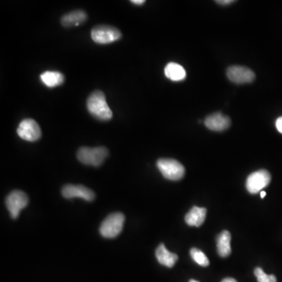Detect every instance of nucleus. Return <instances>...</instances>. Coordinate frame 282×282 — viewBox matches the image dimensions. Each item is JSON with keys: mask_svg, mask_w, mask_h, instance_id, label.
<instances>
[{"mask_svg": "<svg viewBox=\"0 0 282 282\" xmlns=\"http://www.w3.org/2000/svg\"><path fill=\"white\" fill-rule=\"evenodd\" d=\"M28 203V198L26 193L21 191H14L8 195L6 205L12 218L17 219L20 212L26 208Z\"/></svg>", "mask_w": 282, "mask_h": 282, "instance_id": "obj_7", "label": "nucleus"}, {"mask_svg": "<svg viewBox=\"0 0 282 282\" xmlns=\"http://www.w3.org/2000/svg\"><path fill=\"white\" fill-rule=\"evenodd\" d=\"M254 274L256 277L258 282H277L276 277L275 275H267L260 267H256L254 271Z\"/></svg>", "mask_w": 282, "mask_h": 282, "instance_id": "obj_19", "label": "nucleus"}, {"mask_svg": "<svg viewBox=\"0 0 282 282\" xmlns=\"http://www.w3.org/2000/svg\"><path fill=\"white\" fill-rule=\"evenodd\" d=\"M216 2L220 4V5L225 6V5H229V4H231L232 2H234V1L233 0H218V1H216Z\"/></svg>", "mask_w": 282, "mask_h": 282, "instance_id": "obj_21", "label": "nucleus"}, {"mask_svg": "<svg viewBox=\"0 0 282 282\" xmlns=\"http://www.w3.org/2000/svg\"><path fill=\"white\" fill-rule=\"evenodd\" d=\"M17 132L21 138L30 142L39 140L42 136L41 128L39 125L35 120L31 119L22 121Z\"/></svg>", "mask_w": 282, "mask_h": 282, "instance_id": "obj_8", "label": "nucleus"}, {"mask_svg": "<svg viewBox=\"0 0 282 282\" xmlns=\"http://www.w3.org/2000/svg\"><path fill=\"white\" fill-rule=\"evenodd\" d=\"M206 212V208L194 206L185 216V221L189 226L200 227L205 220Z\"/></svg>", "mask_w": 282, "mask_h": 282, "instance_id": "obj_14", "label": "nucleus"}, {"mask_svg": "<svg viewBox=\"0 0 282 282\" xmlns=\"http://www.w3.org/2000/svg\"><path fill=\"white\" fill-rule=\"evenodd\" d=\"M265 196H266V192L263 191H261L260 192L261 199H263V198H264Z\"/></svg>", "mask_w": 282, "mask_h": 282, "instance_id": "obj_24", "label": "nucleus"}, {"mask_svg": "<svg viewBox=\"0 0 282 282\" xmlns=\"http://www.w3.org/2000/svg\"><path fill=\"white\" fill-rule=\"evenodd\" d=\"M271 180V176L266 169H260L251 173L246 180V189L251 194H257L267 187Z\"/></svg>", "mask_w": 282, "mask_h": 282, "instance_id": "obj_6", "label": "nucleus"}, {"mask_svg": "<svg viewBox=\"0 0 282 282\" xmlns=\"http://www.w3.org/2000/svg\"><path fill=\"white\" fill-rule=\"evenodd\" d=\"M190 254H191V258L202 267H208L209 265L208 257L203 251H201L200 249L193 248L190 251Z\"/></svg>", "mask_w": 282, "mask_h": 282, "instance_id": "obj_18", "label": "nucleus"}, {"mask_svg": "<svg viewBox=\"0 0 282 282\" xmlns=\"http://www.w3.org/2000/svg\"><path fill=\"white\" fill-rule=\"evenodd\" d=\"M165 75L169 79L174 82H179L184 79L187 72L180 64L177 63H169L165 68Z\"/></svg>", "mask_w": 282, "mask_h": 282, "instance_id": "obj_16", "label": "nucleus"}, {"mask_svg": "<svg viewBox=\"0 0 282 282\" xmlns=\"http://www.w3.org/2000/svg\"><path fill=\"white\" fill-rule=\"evenodd\" d=\"M132 3L135 4V5H138V6H140V5H143V4L145 2L144 0H132V1H130Z\"/></svg>", "mask_w": 282, "mask_h": 282, "instance_id": "obj_22", "label": "nucleus"}, {"mask_svg": "<svg viewBox=\"0 0 282 282\" xmlns=\"http://www.w3.org/2000/svg\"><path fill=\"white\" fill-rule=\"evenodd\" d=\"M87 19V14L82 10H74L63 16L60 20L62 26L64 27H72L78 26L86 22Z\"/></svg>", "mask_w": 282, "mask_h": 282, "instance_id": "obj_13", "label": "nucleus"}, {"mask_svg": "<svg viewBox=\"0 0 282 282\" xmlns=\"http://www.w3.org/2000/svg\"><path fill=\"white\" fill-rule=\"evenodd\" d=\"M198 282V281L196 280H194V279H191V280H190V282Z\"/></svg>", "mask_w": 282, "mask_h": 282, "instance_id": "obj_25", "label": "nucleus"}, {"mask_svg": "<svg viewBox=\"0 0 282 282\" xmlns=\"http://www.w3.org/2000/svg\"><path fill=\"white\" fill-rule=\"evenodd\" d=\"M92 39L98 44H108L118 41L122 38V33L117 27L110 26H98L91 31Z\"/></svg>", "mask_w": 282, "mask_h": 282, "instance_id": "obj_5", "label": "nucleus"}, {"mask_svg": "<svg viewBox=\"0 0 282 282\" xmlns=\"http://www.w3.org/2000/svg\"><path fill=\"white\" fill-rule=\"evenodd\" d=\"M231 236L228 231H224L217 236L216 245H217V252L220 256L227 257L231 253Z\"/></svg>", "mask_w": 282, "mask_h": 282, "instance_id": "obj_15", "label": "nucleus"}, {"mask_svg": "<svg viewBox=\"0 0 282 282\" xmlns=\"http://www.w3.org/2000/svg\"><path fill=\"white\" fill-rule=\"evenodd\" d=\"M86 106L89 112L98 120L108 121L112 118V111L107 104L105 95L101 90H95L89 96Z\"/></svg>", "mask_w": 282, "mask_h": 282, "instance_id": "obj_1", "label": "nucleus"}, {"mask_svg": "<svg viewBox=\"0 0 282 282\" xmlns=\"http://www.w3.org/2000/svg\"><path fill=\"white\" fill-rule=\"evenodd\" d=\"M108 156V150L104 147L87 148L82 147L77 152V158L80 162L87 166H102Z\"/></svg>", "mask_w": 282, "mask_h": 282, "instance_id": "obj_2", "label": "nucleus"}, {"mask_svg": "<svg viewBox=\"0 0 282 282\" xmlns=\"http://www.w3.org/2000/svg\"><path fill=\"white\" fill-rule=\"evenodd\" d=\"M61 193L63 196L68 199L80 198L87 202H92L95 199L94 191L82 185H65L61 190Z\"/></svg>", "mask_w": 282, "mask_h": 282, "instance_id": "obj_10", "label": "nucleus"}, {"mask_svg": "<svg viewBox=\"0 0 282 282\" xmlns=\"http://www.w3.org/2000/svg\"><path fill=\"white\" fill-rule=\"evenodd\" d=\"M155 256L160 264L169 268L173 267L178 260V256L175 253L169 252L164 244L158 245V247L156 249Z\"/></svg>", "mask_w": 282, "mask_h": 282, "instance_id": "obj_12", "label": "nucleus"}, {"mask_svg": "<svg viewBox=\"0 0 282 282\" xmlns=\"http://www.w3.org/2000/svg\"><path fill=\"white\" fill-rule=\"evenodd\" d=\"M205 125L210 130L221 132L229 128L231 119L229 117L221 113H214L207 117L205 120Z\"/></svg>", "mask_w": 282, "mask_h": 282, "instance_id": "obj_11", "label": "nucleus"}, {"mask_svg": "<svg viewBox=\"0 0 282 282\" xmlns=\"http://www.w3.org/2000/svg\"><path fill=\"white\" fill-rule=\"evenodd\" d=\"M125 216L121 212H115L107 216L102 222L100 233L106 238H114L123 231Z\"/></svg>", "mask_w": 282, "mask_h": 282, "instance_id": "obj_3", "label": "nucleus"}, {"mask_svg": "<svg viewBox=\"0 0 282 282\" xmlns=\"http://www.w3.org/2000/svg\"><path fill=\"white\" fill-rule=\"evenodd\" d=\"M42 82L45 84L47 87L53 88L60 86L64 82V76L62 73L53 71H47L43 72L40 76Z\"/></svg>", "mask_w": 282, "mask_h": 282, "instance_id": "obj_17", "label": "nucleus"}, {"mask_svg": "<svg viewBox=\"0 0 282 282\" xmlns=\"http://www.w3.org/2000/svg\"><path fill=\"white\" fill-rule=\"evenodd\" d=\"M157 167L162 176L169 180H179L184 177V167L177 160L160 158L157 162Z\"/></svg>", "mask_w": 282, "mask_h": 282, "instance_id": "obj_4", "label": "nucleus"}, {"mask_svg": "<svg viewBox=\"0 0 282 282\" xmlns=\"http://www.w3.org/2000/svg\"><path fill=\"white\" fill-rule=\"evenodd\" d=\"M227 76L232 82L236 84L251 83L256 78L255 73L250 68L238 65L228 68Z\"/></svg>", "mask_w": 282, "mask_h": 282, "instance_id": "obj_9", "label": "nucleus"}, {"mask_svg": "<svg viewBox=\"0 0 282 282\" xmlns=\"http://www.w3.org/2000/svg\"><path fill=\"white\" fill-rule=\"evenodd\" d=\"M276 127L279 132L282 133V117H279V119H277Z\"/></svg>", "mask_w": 282, "mask_h": 282, "instance_id": "obj_20", "label": "nucleus"}, {"mask_svg": "<svg viewBox=\"0 0 282 282\" xmlns=\"http://www.w3.org/2000/svg\"><path fill=\"white\" fill-rule=\"evenodd\" d=\"M221 282H237L235 279H232V278H227L224 279Z\"/></svg>", "mask_w": 282, "mask_h": 282, "instance_id": "obj_23", "label": "nucleus"}]
</instances>
